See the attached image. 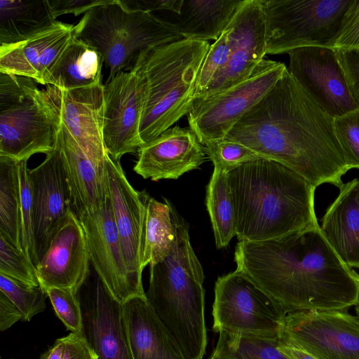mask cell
I'll list each match as a JSON object with an SVG mask.
<instances>
[{
  "instance_id": "1",
  "label": "cell",
  "mask_w": 359,
  "mask_h": 359,
  "mask_svg": "<svg viewBox=\"0 0 359 359\" xmlns=\"http://www.w3.org/2000/svg\"><path fill=\"white\" fill-rule=\"evenodd\" d=\"M334 118L299 85L287 68L275 86L227 134L260 157L278 162L317 188H338L351 170Z\"/></svg>"
},
{
  "instance_id": "2",
  "label": "cell",
  "mask_w": 359,
  "mask_h": 359,
  "mask_svg": "<svg viewBox=\"0 0 359 359\" xmlns=\"http://www.w3.org/2000/svg\"><path fill=\"white\" fill-rule=\"evenodd\" d=\"M236 269L287 314L348 310L359 294V274L346 266L320 226L262 241H238Z\"/></svg>"
},
{
  "instance_id": "3",
  "label": "cell",
  "mask_w": 359,
  "mask_h": 359,
  "mask_svg": "<svg viewBox=\"0 0 359 359\" xmlns=\"http://www.w3.org/2000/svg\"><path fill=\"white\" fill-rule=\"evenodd\" d=\"M238 241H262L320 226L316 187L287 166L260 158L227 173Z\"/></svg>"
},
{
  "instance_id": "4",
  "label": "cell",
  "mask_w": 359,
  "mask_h": 359,
  "mask_svg": "<svg viewBox=\"0 0 359 359\" xmlns=\"http://www.w3.org/2000/svg\"><path fill=\"white\" fill-rule=\"evenodd\" d=\"M204 278L184 231L176 233L169 255L150 266L146 297L186 359H203L207 346Z\"/></svg>"
},
{
  "instance_id": "5",
  "label": "cell",
  "mask_w": 359,
  "mask_h": 359,
  "mask_svg": "<svg viewBox=\"0 0 359 359\" xmlns=\"http://www.w3.org/2000/svg\"><path fill=\"white\" fill-rule=\"evenodd\" d=\"M210 46L208 41L183 39L149 48L137 55L131 69L143 76L147 88L140 129L142 144L190 112Z\"/></svg>"
},
{
  "instance_id": "6",
  "label": "cell",
  "mask_w": 359,
  "mask_h": 359,
  "mask_svg": "<svg viewBox=\"0 0 359 359\" xmlns=\"http://www.w3.org/2000/svg\"><path fill=\"white\" fill-rule=\"evenodd\" d=\"M74 37L95 48L109 70L107 80L131 69L143 50L183 39L161 18L108 0L88 10L74 27Z\"/></svg>"
},
{
  "instance_id": "7",
  "label": "cell",
  "mask_w": 359,
  "mask_h": 359,
  "mask_svg": "<svg viewBox=\"0 0 359 359\" xmlns=\"http://www.w3.org/2000/svg\"><path fill=\"white\" fill-rule=\"evenodd\" d=\"M60 128L58 115L34 80L0 72V156L21 161L48 154Z\"/></svg>"
},
{
  "instance_id": "8",
  "label": "cell",
  "mask_w": 359,
  "mask_h": 359,
  "mask_svg": "<svg viewBox=\"0 0 359 359\" xmlns=\"http://www.w3.org/2000/svg\"><path fill=\"white\" fill-rule=\"evenodd\" d=\"M351 0H261L266 54L331 48Z\"/></svg>"
},
{
  "instance_id": "9",
  "label": "cell",
  "mask_w": 359,
  "mask_h": 359,
  "mask_svg": "<svg viewBox=\"0 0 359 359\" xmlns=\"http://www.w3.org/2000/svg\"><path fill=\"white\" fill-rule=\"evenodd\" d=\"M215 332L278 339L286 313L250 278L236 269L217 278L212 304Z\"/></svg>"
},
{
  "instance_id": "10",
  "label": "cell",
  "mask_w": 359,
  "mask_h": 359,
  "mask_svg": "<svg viewBox=\"0 0 359 359\" xmlns=\"http://www.w3.org/2000/svg\"><path fill=\"white\" fill-rule=\"evenodd\" d=\"M287 69L280 62L264 59L245 81L223 92L196 100L188 121L200 142L222 139L254 107Z\"/></svg>"
},
{
  "instance_id": "11",
  "label": "cell",
  "mask_w": 359,
  "mask_h": 359,
  "mask_svg": "<svg viewBox=\"0 0 359 359\" xmlns=\"http://www.w3.org/2000/svg\"><path fill=\"white\" fill-rule=\"evenodd\" d=\"M278 339L317 359H359V318L347 310L288 313Z\"/></svg>"
},
{
  "instance_id": "12",
  "label": "cell",
  "mask_w": 359,
  "mask_h": 359,
  "mask_svg": "<svg viewBox=\"0 0 359 359\" xmlns=\"http://www.w3.org/2000/svg\"><path fill=\"white\" fill-rule=\"evenodd\" d=\"M146 94L144 79L134 69L104 84L103 140L107 153L116 161L142 145L140 129Z\"/></svg>"
},
{
  "instance_id": "13",
  "label": "cell",
  "mask_w": 359,
  "mask_h": 359,
  "mask_svg": "<svg viewBox=\"0 0 359 359\" xmlns=\"http://www.w3.org/2000/svg\"><path fill=\"white\" fill-rule=\"evenodd\" d=\"M43 90L61 125L100 172L104 174V160L108 153L103 140L104 85L71 90L47 85Z\"/></svg>"
},
{
  "instance_id": "14",
  "label": "cell",
  "mask_w": 359,
  "mask_h": 359,
  "mask_svg": "<svg viewBox=\"0 0 359 359\" xmlns=\"http://www.w3.org/2000/svg\"><path fill=\"white\" fill-rule=\"evenodd\" d=\"M288 54L289 73L328 114L334 118L359 108L334 48L307 46Z\"/></svg>"
},
{
  "instance_id": "15",
  "label": "cell",
  "mask_w": 359,
  "mask_h": 359,
  "mask_svg": "<svg viewBox=\"0 0 359 359\" xmlns=\"http://www.w3.org/2000/svg\"><path fill=\"white\" fill-rule=\"evenodd\" d=\"M78 218L85 231L90 264L110 294L121 304L140 296L125 264L108 191L97 208Z\"/></svg>"
},
{
  "instance_id": "16",
  "label": "cell",
  "mask_w": 359,
  "mask_h": 359,
  "mask_svg": "<svg viewBox=\"0 0 359 359\" xmlns=\"http://www.w3.org/2000/svg\"><path fill=\"white\" fill-rule=\"evenodd\" d=\"M32 196V226L37 262L55 232L72 210L62 154L57 143L39 165L29 170Z\"/></svg>"
},
{
  "instance_id": "17",
  "label": "cell",
  "mask_w": 359,
  "mask_h": 359,
  "mask_svg": "<svg viewBox=\"0 0 359 359\" xmlns=\"http://www.w3.org/2000/svg\"><path fill=\"white\" fill-rule=\"evenodd\" d=\"M105 180L123 259L131 283L140 296L145 295L140 266V239L148 194L135 189L120 161L109 154L104 160Z\"/></svg>"
},
{
  "instance_id": "18",
  "label": "cell",
  "mask_w": 359,
  "mask_h": 359,
  "mask_svg": "<svg viewBox=\"0 0 359 359\" xmlns=\"http://www.w3.org/2000/svg\"><path fill=\"white\" fill-rule=\"evenodd\" d=\"M81 334L97 359H133L123 304L116 300L97 276L81 293Z\"/></svg>"
},
{
  "instance_id": "19",
  "label": "cell",
  "mask_w": 359,
  "mask_h": 359,
  "mask_svg": "<svg viewBox=\"0 0 359 359\" xmlns=\"http://www.w3.org/2000/svg\"><path fill=\"white\" fill-rule=\"evenodd\" d=\"M226 29L231 48L229 62L200 99L226 90L247 80L266 54L261 0H245Z\"/></svg>"
},
{
  "instance_id": "20",
  "label": "cell",
  "mask_w": 359,
  "mask_h": 359,
  "mask_svg": "<svg viewBox=\"0 0 359 359\" xmlns=\"http://www.w3.org/2000/svg\"><path fill=\"white\" fill-rule=\"evenodd\" d=\"M90 264L83 227L70 210L36 266L39 285L77 294L90 275Z\"/></svg>"
},
{
  "instance_id": "21",
  "label": "cell",
  "mask_w": 359,
  "mask_h": 359,
  "mask_svg": "<svg viewBox=\"0 0 359 359\" xmlns=\"http://www.w3.org/2000/svg\"><path fill=\"white\" fill-rule=\"evenodd\" d=\"M133 170L144 179L176 180L198 168L205 159V151L196 134L178 126L170 128L138 149Z\"/></svg>"
},
{
  "instance_id": "22",
  "label": "cell",
  "mask_w": 359,
  "mask_h": 359,
  "mask_svg": "<svg viewBox=\"0 0 359 359\" xmlns=\"http://www.w3.org/2000/svg\"><path fill=\"white\" fill-rule=\"evenodd\" d=\"M74 25L57 20L29 39L0 46V72L44 85L46 74L74 37Z\"/></svg>"
},
{
  "instance_id": "23",
  "label": "cell",
  "mask_w": 359,
  "mask_h": 359,
  "mask_svg": "<svg viewBox=\"0 0 359 359\" xmlns=\"http://www.w3.org/2000/svg\"><path fill=\"white\" fill-rule=\"evenodd\" d=\"M123 310L133 359H186L146 294L127 300L123 304Z\"/></svg>"
},
{
  "instance_id": "24",
  "label": "cell",
  "mask_w": 359,
  "mask_h": 359,
  "mask_svg": "<svg viewBox=\"0 0 359 359\" xmlns=\"http://www.w3.org/2000/svg\"><path fill=\"white\" fill-rule=\"evenodd\" d=\"M339 189L320 229L341 261L359 270V178L344 183Z\"/></svg>"
},
{
  "instance_id": "25",
  "label": "cell",
  "mask_w": 359,
  "mask_h": 359,
  "mask_svg": "<svg viewBox=\"0 0 359 359\" xmlns=\"http://www.w3.org/2000/svg\"><path fill=\"white\" fill-rule=\"evenodd\" d=\"M57 144L61 150L72 210L79 217L97 208L104 200L107 194L105 172H100L62 125Z\"/></svg>"
},
{
  "instance_id": "26",
  "label": "cell",
  "mask_w": 359,
  "mask_h": 359,
  "mask_svg": "<svg viewBox=\"0 0 359 359\" xmlns=\"http://www.w3.org/2000/svg\"><path fill=\"white\" fill-rule=\"evenodd\" d=\"M245 0H182L179 13L162 19L184 39L217 40Z\"/></svg>"
},
{
  "instance_id": "27",
  "label": "cell",
  "mask_w": 359,
  "mask_h": 359,
  "mask_svg": "<svg viewBox=\"0 0 359 359\" xmlns=\"http://www.w3.org/2000/svg\"><path fill=\"white\" fill-rule=\"evenodd\" d=\"M103 65L95 48L73 37L46 74L44 85L71 90L102 83Z\"/></svg>"
},
{
  "instance_id": "28",
  "label": "cell",
  "mask_w": 359,
  "mask_h": 359,
  "mask_svg": "<svg viewBox=\"0 0 359 359\" xmlns=\"http://www.w3.org/2000/svg\"><path fill=\"white\" fill-rule=\"evenodd\" d=\"M56 21L48 0H1L0 46L23 41Z\"/></svg>"
},
{
  "instance_id": "29",
  "label": "cell",
  "mask_w": 359,
  "mask_h": 359,
  "mask_svg": "<svg viewBox=\"0 0 359 359\" xmlns=\"http://www.w3.org/2000/svg\"><path fill=\"white\" fill-rule=\"evenodd\" d=\"M175 237L170 203L167 199L161 203L148 196L140 239L142 269L163 261L170 252Z\"/></svg>"
},
{
  "instance_id": "30",
  "label": "cell",
  "mask_w": 359,
  "mask_h": 359,
  "mask_svg": "<svg viewBox=\"0 0 359 359\" xmlns=\"http://www.w3.org/2000/svg\"><path fill=\"white\" fill-rule=\"evenodd\" d=\"M206 206L216 247L225 248L236 236L234 208L227 173L216 168L206 187Z\"/></svg>"
},
{
  "instance_id": "31",
  "label": "cell",
  "mask_w": 359,
  "mask_h": 359,
  "mask_svg": "<svg viewBox=\"0 0 359 359\" xmlns=\"http://www.w3.org/2000/svg\"><path fill=\"white\" fill-rule=\"evenodd\" d=\"M18 163L14 159L0 156V236L22 250Z\"/></svg>"
},
{
  "instance_id": "32",
  "label": "cell",
  "mask_w": 359,
  "mask_h": 359,
  "mask_svg": "<svg viewBox=\"0 0 359 359\" xmlns=\"http://www.w3.org/2000/svg\"><path fill=\"white\" fill-rule=\"evenodd\" d=\"M212 357L218 359H291L278 347V339L219 332Z\"/></svg>"
},
{
  "instance_id": "33",
  "label": "cell",
  "mask_w": 359,
  "mask_h": 359,
  "mask_svg": "<svg viewBox=\"0 0 359 359\" xmlns=\"http://www.w3.org/2000/svg\"><path fill=\"white\" fill-rule=\"evenodd\" d=\"M0 290L19 309L23 321H29L46 309L48 296L40 285L29 286L0 273Z\"/></svg>"
},
{
  "instance_id": "34",
  "label": "cell",
  "mask_w": 359,
  "mask_h": 359,
  "mask_svg": "<svg viewBox=\"0 0 359 359\" xmlns=\"http://www.w3.org/2000/svg\"><path fill=\"white\" fill-rule=\"evenodd\" d=\"M20 186V238L22 251L30 258L35 266L38 262L34 251L32 226V196L27 160L18 161Z\"/></svg>"
},
{
  "instance_id": "35",
  "label": "cell",
  "mask_w": 359,
  "mask_h": 359,
  "mask_svg": "<svg viewBox=\"0 0 359 359\" xmlns=\"http://www.w3.org/2000/svg\"><path fill=\"white\" fill-rule=\"evenodd\" d=\"M203 145L214 168L226 173L245 163L262 158L245 145L227 137L210 140Z\"/></svg>"
},
{
  "instance_id": "36",
  "label": "cell",
  "mask_w": 359,
  "mask_h": 359,
  "mask_svg": "<svg viewBox=\"0 0 359 359\" xmlns=\"http://www.w3.org/2000/svg\"><path fill=\"white\" fill-rule=\"evenodd\" d=\"M230 51V37L226 29L219 39L210 46L204 58L197 79L195 100L203 97L209 86L224 70L229 60Z\"/></svg>"
},
{
  "instance_id": "37",
  "label": "cell",
  "mask_w": 359,
  "mask_h": 359,
  "mask_svg": "<svg viewBox=\"0 0 359 359\" xmlns=\"http://www.w3.org/2000/svg\"><path fill=\"white\" fill-rule=\"evenodd\" d=\"M0 273L29 286H39L36 268L20 249L0 236Z\"/></svg>"
},
{
  "instance_id": "38",
  "label": "cell",
  "mask_w": 359,
  "mask_h": 359,
  "mask_svg": "<svg viewBox=\"0 0 359 359\" xmlns=\"http://www.w3.org/2000/svg\"><path fill=\"white\" fill-rule=\"evenodd\" d=\"M336 137L351 169H359V108L334 118Z\"/></svg>"
},
{
  "instance_id": "39",
  "label": "cell",
  "mask_w": 359,
  "mask_h": 359,
  "mask_svg": "<svg viewBox=\"0 0 359 359\" xmlns=\"http://www.w3.org/2000/svg\"><path fill=\"white\" fill-rule=\"evenodd\" d=\"M53 309L66 328L81 334L82 313L77 294L67 289L51 287L45 290Z\"/></svg>"
},
{
  "instance_id": "40",
  "label": "cell",
  "mask_w": 359,
  "mask_h": 359,
  "mask_svg": "<svg viewBox=\"0 0 359 359\" xmlns=\"http://www.w3.org/2000/svg\"><path fill=\"white\" fill-rule=\"evenodd\" d=\"M331 48L359 54V0H351Z\"/></svg>"
},
{
  "instance_id": "41",
  "label": "cell",
  "mask_w": 359,
  "mask_h": 359,
  "mask_svg": "<svg viewBox=\"0 0 359 359\" xmlns=\"http://www.w3.org/2000/svg\"><path fill=\"white\" fill-rule=\"evenodd\" d=\"M351 95L359 104V54L334 49Z\"/></svg>"
},
{
  "instance_id": "42",
  "label": "cell",
  "mask_w": 359,
  "mask_h": 359,
  "mask_svg": "<svg viewBox=\"0 0 359 359\" xmlns=\"http://www.w3.org/2000/svg\"><path fill=\"white\" fill-rule=\"evenodd\" d=\"M108 0H48L53 18L73 14L77 16L88 10L106 3Z\"/></svg>"
},
{
  "instance_id": "43",
  "label": "cell",
  "mask_w": 359,
  "mask_h": 359,
  "mask_svg": "<svg viewBox=\"0 0 359 359\" xmlns=\"http://www.w3.org/2000/svg\"><path fill=\"white\" fill-rule=\"evenodd\" d=\"M63 338L65 349L62 359H97L81 334L71 332Z\"/></svg>"
},
{
  "instance_id": "44",
  "label": "cell",
  "mask_w": 359,
  "mask_h": 359,
  "mask_svg": "<svg viewBox=\"0 0 359 359\" xmlns=\"http://www.w3.org/2000/svg\"><path fill=\"white\" fill-rule=\"evenodd\" d=\"M123 2L132 10L151 13L158 11L179 13L182 0H129Z\"/></svg>"
},
{
  "instance_id": "45",
  "label": "cell",
  "mask_w": 359,
  "mask_h": 359,
  "mask_svg": "<svg viewBox=\"0 0 359 359\" xmlns=\"http://www.w3.org/2000/svg\"><path fill=\"white\" fill-rule=\"evenodd\" d=\"M22 319L19 309L0 290V330L5 331Z\"/></svg>"
},
{
  "instance_id": "46",
  "label": "cell",
  "mask_w": 359,
  "mask_h": 359,
  "mask_svg": "<svg viewBox=\"0 0 359 359\" xmlns=\"http://www.w3.org/2000/svg\"><path fill=\"white\" fill-rule=\"evenodd\" d=\"M279 349L291 359H317L308 352L278 339Z\"/></svg>"
},
{
  "instance_id": "47",
  "label": "cell",
  "mask_w": 359,
  "mask_h": 359,
  "mask_svg": "<svg viewBox=\"0 0 359 359\" xmlns=\"http://www.w3.org/2000/svg\"><path fill=\"white\" fill-rule=\"evenodd\" d=\"M64 349V338H59L50 348L41 354L39 359H62Z\"/></svg>"
},
{
  "instance_id": "48",
  "label": "cell",
  "mask_w": 359,
  "mask_h": 359,
  "mask_svg": "<svg viewBox=\"0 0 359 359\" xmlns=\"http://www.w3.org/2000/svg\"><path fill=\"white\" fill-rule=\"evenodd\" d=\"M355 309L357 316L359 318V294H358L357 302L355 304Z\"/></svg>"
},
{
  "instance_id": "49",
  "label": "cell",
  "mask_w": 359,
  "mask_h": 359,
  "mask_svg": "<svg viewBox=\"0 0 359 359\" xmlns=\"http://www.w3.org/2000/svg\"><path fill=\"white\" fill-rule=\"evenodd\" d=\"M210 359H218V358H215L211 357Z\"/></svg>"
}]
</instances>
